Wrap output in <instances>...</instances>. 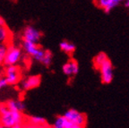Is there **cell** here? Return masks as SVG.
Returning <instances> with one entry per match:
<instances>
[{"instance_id":"cell-1","label":"cell","mask_w":129,"mask_h":128,"mask_svg":"<svg viewBox=\"0 0 129 128\" xmlns=\"http://www.w3.org/2000/svg\"><path fill=\"white\" fill-rule=\"evenodd\" d=\"M25 124L22 113L8 108L6 104H0V127L20 128Z\"/></svg>"},{"instance_id":"cell-2","label":"cell","mask_w":129,"mask_h":128,"mask_svg":"<svg viewBox=\"0 0 129 128\" xmlns=\"http://www.w3.org/2000/svg\"><path fill=\"white\" fill-rule=\"evenodd\" d=\"M64 116L75 125V128L84 127L87 124V116L75 108H70L64 112Z\"/></svg>"},{"instance_id":"cell-3","label":"cell","mask_w":129,"mask_h":128,"mask_svg":"<svg viewBox=\"0 0 129 128\" xmlns=\"http://www.w3.org/2000/svg\"><path fill=\"white\" fill-rule=\"evenodd\" d=\"M22 56V51L20 48L16 46H7L6 56L4 59V64L6 66H14L17 65L21 61Z\"/></svg>"},{"instance_id":"cell-4","label":"cell","mask_w":129,"mask_h":128,"mask_svg":"<svg viewBox=\"0 0 129 128\" xmlns=\"http://www.w3.org/2000/svg\"><path fill=\"white\" fill-rule=\"evenodd\" d=\"M22 47H23L24 52L27 55L32 56L35 60L40 63L45 52V50L43 48H41L36 43H31V42L27 41H22Z\"/></svg>"},{"instance_id":"cell-5","label":"cell","mask_w":129,"mask_h":128,"mask_svg":"<svg viewBox=\"0 0 129 128\" xmlns=\"http://www.w3.org/2000/svg\"><path fill=\"white\" fill-rule=\"evenodd\" d=\"M100 73H101V78L102 83L109 84L113 80L114 76V71H113V65L109 58L106 59L99 67Z\"/></svg>"},{"instance_id":"cell-6","label":"cell","mask_w":129,"mask_h":128,"mask_svg":"<svg viewBox=\"0 0 129 128\" xmlns=\"http://www.w3.org/2000/svg\"><path fill=\"white\" fill-rule=\"evenodd\" d=\"M5 78L9 85L18 84L21 81V72L18 66L16 65L7 66L5 71Z\"/></svg>"},{"instance_id":"cell-7","label":"cell","mask_w":129,"mask_h":128,"mask_svg":"<svg viewBox=\"0 0 129 128\" xmlns=\"http://www.w3.org/2000/svg\"><path fill=\"white\" fill-rule=\"evenodd\" d=\"M41 37H42L41 32L37 28L31 26V25H28V26L25 27L23 32H22V40L23 41L39 44Z\"/></svg>"},{"instance_id":"cell-8","label":"cell","mask_w":129,"mask_h":128,"mask_svg":"<svg viewBox=\"0 0 129 128\" xmlns=\"http://www.w3.org/2000/svg\"><path fill=\"white\" fill-rule=\"evenodd\" d=\"M41 82L40 75H30L20 81V87L22 90H30L39 87Z\"/></svg>"},{"instance_id":"cell-9","label":"cell","mask_w":129,"mask_h":128,"mask_svg":"<svg viewBox=\"0 0 129 128\" xmlns=\"http://www.w3.org/2000/svg\"><path fill=\"white\" fill-rule=\"evenodd\" d=\"M124 1L125 0H94V3L106 14H109L114 8Z\"/></svg>"},{"instance_id":"cell-10","label":"cell","mask_w":129,"mask_h":128,"mask_svg":"<svg viewBox=\"0 0 129 128\" xmlns=\"http://www.w3.org/2000/svg\"><path fill=\"white\" fill-rule=\"evenodd\" d=\"M27 124H24V127H48V124L47 120L44 117L40 116H32L28 118Z\"/></svg>"},{"instance_id":"cell-11","label":"cell","mask_w":129,"mask_h":128,"mask_svg":"<svg viewBox=\"0 0 129 128\" xmlns=\"http://www.w3.org/2000/svg\"><path fill=\"white\" fill-rule=\"evenodd\" d=\"M62 71L64 75L67 76H75L79 72V65L74 59H70L68 62L63 66Z\"/></svg>"},{"instance_id":"cell-12","label":"cell","mask_w":129,"mask_h":128,"mask_svg":"<svg viewBox=\"0 0 129 128\" xmlns=\"http://www.w3.org/2000/svg\"><path fill=\"white\" fill-rule=\"evenodd\" d=\"M53 127H55V128H75V125L63 115V116H58L55 119L54 123H53Z\"/></svg>"},{"instance_id":"cell-13","label":"cell","mask_w":129,"mask_h":128,"mask_svg":"<svg viewBox=\"0 0 129 128\" xmlns=\"http://www.w3.org/2000/svg\"><path fill=\"white\" fill-rule=\"evenodd\" d=\"M6 105L7 106L8 108H10L12 110H17V111H21L22 112L26 106H25V103H24L22 100H8L6 103Z\"/></svg>"},{"instance_id":"cell-14","label":"cell","mask_w":129,"mask_h":128,"mask_svg":"<svg viewBox=\"0 0 129 128\" xmlns=\"http://www.w3.org/2000/svg\"><path fill=\"white\" fill-rule=\"evenodd\" d=\"M59 48L66 54L71 55L75 51V45L68 40H63L59 43Z\"/></svg>"},{"instance_id":"cell-15","label":"cell","mask_w":129,"mask_h":128,"mask_svg":"<svg viewBox=\"0 0 129 128\" xmlns=\"http://www.w3.org/2000/svg\"><path fill=\"white\" fill-rule=\"evenodd\" d=\"M108 58H109L108 56L104 52L99 53V54L97 55V56H95V57L93 58V66H94V67L97 68V69H99V67L101 66V64L106 59H108Z\"/></svg>"},{"instance_id":"cell-16","label":"cell","mask_w":129,"mask_h":128,"mask_svg":"<svg viewBox=\"0 0 129 128\" xmlns=\"http://www.w3.org/2000/svg\"><path fill=\"white\" fill-rule=\"evenodd\" d=\"M10 38V32L6 25L0 26V43H6Z\"/></svg>"},{"instance_id":"cell-17","label":"cell","mask_w":129,"mask_h":128,"mask_svg":"<svg viewBox=\"0 0 129 128\" xmlns=\"http://www.w3.org/2000/svg\"><path fill=\"white\" fill-rule=\"evenodd\" d=\"M52 58H53V54L51 53L50 50H45L44 55H43V57L41 59V61H40V63L43 66L48 67L51 65V63H52Z\"/></svg>"},{"instance_id":"cell-18","label":"cell","mask_w":129,"mask_h":128,"mask_svg":"<svg viewBox=\"0 0 129 128\" xmlns=\"http://www.w3.org/2000/svg\"><path fill=\"white\" fill-rule=\"evenodd\" d=\"M6 49H7V46L6 43H0V64L4 63Z\"/></svg>"},{"instance_id":"cell-19","label":"cell","mask_w":129,"mask_h":128,"mask_svg":"<svg viewBox=\"0 0 129 128\" xmlns=\"http://www.w3.org/2000/svg\"><path fill=\"white\" fill-rule=\"evenodd\" d=\"M7 82H6V78L5 77H2V76H0V90H2L4 89L5 87L7 86Z\"/></svg>"},{"instance_id":"cell-20","label":"cell","mask_w":129,"mask_h":128,"mask_svg":"<svg viewBox=\"0 0 129 128\" xmlns=\"http://www.w3.org/2000/svg\"><path fill=\"white\" fill-rule=\"evenodd\" d=\"M124 5L126 8H129V0H125L124 1Z\"/></svg>"},{"instance_id":"cell-21","label":"cell","mask_w":129,"mask_h":128,"mask_svg":"<svg viewBox=\"0 0 129 128\" xmlns=\"http://www.w3.org/2000/svg\"><path fill=\"white\" fill-rule=\"evenodd\" d=\"M1 25H5V20L0 16V26H1Z\"/></svg>"}]
</instances>
